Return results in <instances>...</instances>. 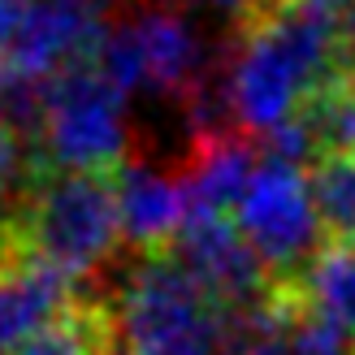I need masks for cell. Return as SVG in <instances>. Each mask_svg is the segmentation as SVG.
I'll return each instance as SVG.
<instances>
[{
	"instance_id": "8992f818",
	"label": "cell",
	"mask_w": 355,
	"mask_h": 355,
	"mask_svg": "<svg viewBox=\"0 0 355 355\" xmlns=\"http://www.w3.org/2000/svg\"><path fill=\"white\" fill-rule=\"evenodd\" d=\"M74 277L61 269L35 260V256H13L0 260V355L17 351L26 338L74 308Z\"/></svg>"
},
{
	"instance_id": "277c9868",
	"label": "cell",
	"mask_w": 355,
	"mask_h": 355,
	"mask_svg": "<svg viewBox=\"0 0 355 355\" xmlns=\"http://www.w3.org/2000/svg\"><path fill=\"white\" fill-rule=\"evenodd\" d=\"M234 225L282 286H295L312 256L329 243L312 195V178L304 173V165L269 152L260 156L252 182L234 208Z\"/></svg>"
},
{
	"instance_id": "5bb4252c",
	"label": "cell",
	"mask_w": 355,
	"mask_h": 355,
	"mask_svg": "<svg viewBox=\"0 0 355 355\" xmlns=\"http://www.w3.org/2000/svg\"><path fill=\"white\" fill-rule=\"evenodd\" d=\"M351 247H355V243H351Z\"/></svg>"
},
{
	"instance_id": "30bf717a",
	"label": "cell",
	"mask_w": 355,
	"mask_h": 355,
	"mask_svg": "<svg viewBox=\"0 0 355 355\" xmlns=\"http://www.w3.org/2000/svg\"><path fill=\"white\" fill-rule=\"evenodd\" d=\"M299 130L308 135L312 156H338L355 152V65L338 69L334 78H325L299 109Z\"/></svg>"
},
{
	"instance_id": "8fae6325",
	"label": "cell",
	"mask_w": 355,
	"mask_h": 355,
	"mask_svg": "<svg viewBox=\"0 0 355 355\" xmlns=\"http://www.w3.org/2000/svg\"><path fill=\"white\" fill-rule=\"evenodd\" d=\"M312 195L329 243H355V152L321 156L312 169Z\"/></svg>"
},
{
	"instance_id": "9c48e42d",
	"label": "cell",
	"mask_w": 355,
	"mask_h": 355,
	"mask_svg": "<svg viewBox=\"0 0 355 355\" xmlns=\"http://www.w3.org/2000/svg\"><path fill=\"white\" fill-rule=\"evenodd\" d=\"M304 308L329 321L338 334L355 343V247L351 243H325L312 256V264L295 282Z\"/></svg>"
},
{
	"instance_id": "7c38bea8",
	"label": "cell",
	"mask_w": 355,
	"mask_h": 355,
	"mask_svg": "<svg viewBox=\"0 0 355 355\" xmlns=\"http://www.w3.org/2000/svg\"><path fill=\"white\" fill-rule=\"evenodd\" d=\"M204 5H212V9H225V13H239L243 22H256V17L269 9V5H277V0H204Z\"/></svg>"
},
{
	"instance_id": "7a4b0ae2",
	"label": "cell",
	"mask_w": 355,
	"mask_h": 355,
	"mask_svg": "<svg viewBox=\"0 0 355 355\" xmlns=\"http://www.w3.org/2000/svg\"><path fill=\"white\" fill-rule=\"evenodd\" d=\"M121 239L113 173H65L44 169L17 208V243L22 252L83 277L113 252Z\"/></svg>"
},
{
	"instance_id": "ba28073f",
	"label": "cell",
	"mask_w": 355,
	"mask_h": 355,
	"mask_svg": "<svg viewBox=\"0 0 355 355\" xmlns=\"http://www.w3.org/2000/svg\"><path fill=\"white\" fill-rule=\"evenodd\" d=\"M260 165V156L243 144V139H212L200 148V161L195 169L182 178L187 191V212H221V217H234V208L243 200L247 182Z\"/></svg>"
},
{
	"instance_id": "5b68a950",
	"label": "cell",
	"mask_w": 355,
	"mask_h": 355,
	"mask_svg": "<svg viewBox=\"0 0 355 355\" xmlns=\"http://www.w3.org/2000/svg\"><path fill=\"white\" fill-rule=\"evenodd\" d=\"M100 65L126 96H191L200 83V35L173 9H144L113 26Z\"/></svg>"
},
{
	"instance_id": "52a82bcc",
	"label": "cell",
	"mask_w": 355,
	"mask_h": 355,
	"mask_svg": "<svg viewBox=\"0 0 355 355\" xmlns=\"http://www.w3.org/2000/svg\"><path fill=\"white\" fill-rule=\"evenodd\" d=\"M113 195H117L121 239L135 243L139 252H161V247H169L187 221L182 182H173V178H165L152 165L113 169Z\"/></svg>"
},
{
	"instance_id": "4fadbf2b",
	"label": "cell",
	"mask_w": 355,
	"mask_h": 355,
	"mask_svg": "<svg viewBox=\"0 0 355 355\" xmlns=\"http://www.w3.org/2000/svg\"><path fill=\"white\" fill-rule=\"evenodd\" d=\"M304 5H316L325 13H347V9H355V0H304Z\"/></svg>"
},
{
	"instance_id": "6da1fadb",
	"label": "cell",
	"mask_w": 355,
	"mask_h": 355,
	"mask_svg": "<svg viewBox=\"0 0 355 355\" xmlns=\"http://www.w3.org/2000/svg\"><path fill=\"white\" fill-rule=\"evenodd\" d=\"M113 325L121 329V355H225L230 347V308L173 247L139 256Z\"/></svg>"
},
{
	"instance_id": "3957f363",
	"label": "cell",
	"mask_w": 355,
	"mask_h": 355,
	"mask_svg": "<svg viewBox=\"0 0 355 355\" xmlns=\"http://www.w3.org/2000/svg\"><path fill=\"white\" fill-rule=\"evenodd\" d=\"M40 152L65 173H113L126 161V92L100 61H83L48 78Z\"/></svg>"
}]
</instances>
